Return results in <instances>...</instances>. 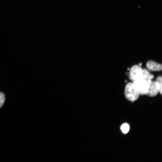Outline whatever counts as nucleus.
<instances>
[{"instance_id":"8","label":"nucleus","mask_w":162,"mask_h":162,"mask_svg":"<svg viewBox=\"0 0 162 162\" xmlns=\"http://www.w3.org/2000/svg\"><path fill=\"white\" fill-rule=\"evenodd\" d=\"M156 81L159 84L160 86V89L159 92L162 94V77L161 76H158L156 79Z\"/></svg>"},{"instance_id":"1","label":"nucleus","mask_w":162,"mask_h":162,"mask_svg":"<svg viewBox=\"0 0 162 162\" xmlns=\"http://www.w3.org/2000/svg\"><path fill=\"white\" fill-rule=\"evenodd\" d=\"M124 94L126 98L132 101V103L137 99L140 95L132 82H129L126 85L124 89Z\"/></svg>"},{"instance_id":"3","label":"nucleus","mask_w":162,"mask_h":162,"mask_svg":"<svg viewBox=\"0 0 162 162\" xmlns=\"http://www.w3.org/2000/svg\"><path fill=\"white\" fill-rule=\"evenodd\" d=\"M142 69L139 65H134L131 68L130 72V78L133 81L141 79Z\"/></svg>"},{"instance_id":"7","label":"nucleus","mask_w":162,"mask_h":162,"mask_svg":"<svg viewBox=\"0 0 162 162\" xmlns=\"http://www.w3.org/2000/svg\"><path fill=\"white\" fill-rule=\"evenodd\" d=\"M129 125L126 123L123 124L121 127V130L124 134L127 133L129 131Z\"/></svg>"},{"instance_id":"10","label":"nucleus","mask_w":162,"mask_h":162,"mask_svg":"<svg viewBox=\"0 0 162 162\" xmlns=\"http://www.w3.org/2000/svg\"><path fill=\"white\" fill-rule=\"evenodd\" d=\"M141 65H142V63H140V64L139 65L140 66H141Z\"/></svg>"},{"instance_id":"2","label":"nucleus","mask_w":162,"mask_h":162,"mask_svg":"<svg viewBox=\"0 0 162 162\" xmlns=\"http://www.w3.org/2000/svg\"><path fill=\"white\" fill-rule=\"evenodd\" d=\"M151 82L141 78L134 81L133 84L140 94L144 95L147 92Z\"/></svg>"},{"instance_id":"4","label":"nucleus","mask_w":162,"mask_h":162,"mask_svg":"<svg viewBox=\"0 0 162 162\" xmlns=\"http://www.w3.org/2000/svg\"><path fill=\"white\" fill-rule=\"evenodd\" d=\"M160 86L156 81H151L148 87L146 94L150 97L156 96L159 92Z\"/></svg>"},{"instance_id":"5","label":"nucleus","mask_w":162,"mask_h":162,"mask_svg":"<svg viewBox=\"0 0 162 162\" xmlns=\"http://www.w3.org/2000/svg\"><path fill=\"white\" fill-rule=\"evenodd\" d=\"M146 65L148 69L151 70L160 71L162 69V65L161 64L152 60L148 61Z\"/></svg>"},{"instance_id":"9","label":"nucleus","mask_w":162,"mask_h":162,"mask_svg":"<svg viewBox=\"0 0 162 162\" xmlns=\"http://www.w3.org/2000/svg\"><path fill=\"white\" fill-rule=\"evenodd\" d=\"M5 100V95L3 93L0 92V108L3 105Z\"/></svg>"},{"instance_id":"6","label":"nucleus","mask_w":162,"mask_h":162,"mask_svg":"<svg viewBox=\"0 0 162 162\" xmlns=\"http://www.w3.org/2000/svg\"><path fill=\"white\" fill-rule=\"evenodd\" d=\"M154 78V76L151 75L149 72L146 69L142 70V76L141 79L146 80L151 82L152 81L151 79Z\"/></svg>"}]
</instances>
